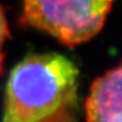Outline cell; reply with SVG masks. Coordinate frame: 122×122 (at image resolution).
I'll use <instances>...</instances> for the list:
<instances>
[{
  "instance_id": "obj_1",
  "label": "cell",
  "mask_w": 122,
  "mask_h": 122,
  "mask_svg": "<svg viewBox=\"0 0 122 122\" xmlns=\"http://www.w3.org/2000/svg\"><path fill=\"white\" fill-rule=\"evenodd\" d=\"M79 71L59 53L24 58L7 80L2 122H77Z\"/></svg>"
},
{
  "instance_id": "obj_2",
  "label": "cell",
  "mask_w": 122,
  "mask_h": 122,
  "mask_svg": "<svg viewBox=\"0 0 122 122\" xmlns=\"http://www.w3.org/2000/svg\"><path fill=\"white\" fill-rule=\"evenodd\" d=\"M115 0H23L27 25L76 46L100 33Z\"/></svg>"
},
{
  "instance_id": "obj_3",
  "label": "cell",
  "mask_w": 122,
  "mask_h": 122,
  "mask_svg": "<svg viewBox=\"0 0 122 122\" xmlns=\"http://www.w3.org/2000/svg\"><path fill=\"white\" fill-rule=\"evenodd\" d=\"M86 122H122V65L96 78L85 102Z\"/></svg>"
},
{
  "instance_id": "obj_4",
  "label": "cell",
  "mask_w": 122,
  "mask_h": 122,
  "mask_svg": "<svg viewBox=\"0 0 122 122\" xmlns=\"http://www.w3.org/2000/svg\"><path fill=\"white\" fill-rule=\"evenodd\" d=\"M8 26H7V20L5 17V13L2 10V7L0 5V74L2 71V66H4V46L6 43V40L8 37Z\"/></svg>"
}]
</instances>
